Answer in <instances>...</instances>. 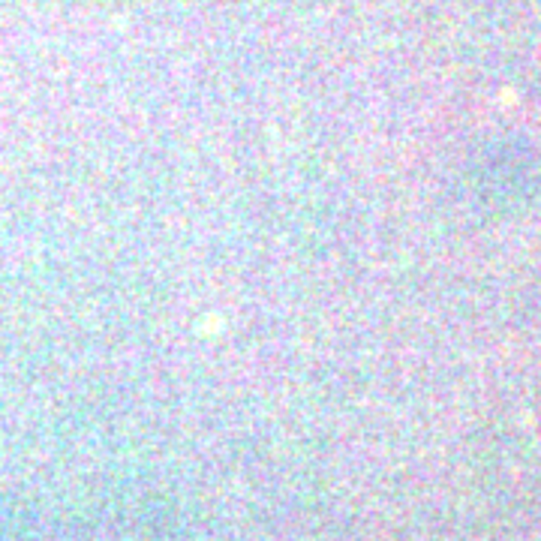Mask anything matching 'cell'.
I'll use <instances>...</instances> for the list:
<instances>
[]
</instances>
